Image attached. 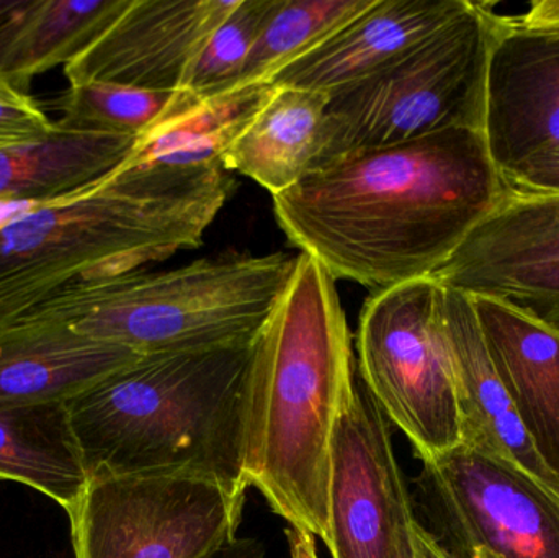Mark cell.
I'll return each instance as SVG.
<instances>
[{
	"instance_id": "7c38bea8",
	"label": "cell",
	"mask_w": 559,
	"mask_h": 558,
	"mask_svg": "<svg viewBox=\"0 0 559 558\" xmlns=\"http://www.w3.org/2000/svg\"><path fill=\"white\" fill-rule=\"evenodd\" d=\"M483 138L502 176L559 144V33L524 28L499 16Z\"/></svg>"
},
{
	"instance_id": "8992f818",
	"label": "cell",
	"mask_w": 559,
	"mask_h": 558,
	"mask_svg": "<svg viewBox=\"0 0 559 558\" xmlns=\"http://www.w3.org/2000/svg\"><path fill=\"white\" fill-rule=\"evenodd\" d=\"M498 23L489 3L472 2L393 64L329 94L312 169L352 151L406 143L440 131L483 133Z\"/></svg>"
},
{
	"instance_id": "d4e9b609",
	"label": "cell",
	"mask_w": 559,
	"mask_h": 558,
	"mask_svg": "<svg viewBox=\"0 0 559 558\" xmlns=\"http://www.w3.org/2000/svg\"><path fill=\"white\" fill-rule=\"evenodd\" d=\"M432 278L469 297L501 298L559 331V254L515 264L442 268Z\"/></svg>"
},
{
	"instance_id": "44dd1931",
	"label": "cell",
	"mask_w": 559,
	"mask_h": 558,
	"mask_svg": "<svg viewBox=\"0 0 559 558\" xmlns=\"http://www.w3.org/2000/svg\"><path fill=\"white\" fill-rule=\"evenodd\" d=\"M271 84L251 85L200 100L138 141L124 164L195 167L223 163L233 141L267 100Z\"/></svg>"
},
{
	"instance_id": "30bf717a",
	"label": "cell",
	"mask_w": 559,
	"mask_h": 558,
	"mask_svg": "<svg viewBox=\"0 0 559 558\" xmlns=\"http://www.w3.org/2000/svg\"><path fill=\"white\" fill-rule=\"evenodd\" d=\"M416 524L386 416L357 379L332 438L325 547L332 558H416Z\"/></svg>"
},
{
	"instance_id": "9c48e42d",
	"label": "cell",
	"mask_w": 559,
	"mask_h": 558,
	"mask_svg": "<svg viewBox=\"0 0 559 558\" xmlns=\"http://www.w3.org/2000/svg\"><path fill=\"white\" fill-rule=\"evenodd\" d=\"M417 485L450 558H559V491L512 462L460 444Z\"/></svg>"
},
{
	"instance_id": "f1b7e54d",
	"label": "cell",
	"mask_w": 559,
	"mask_h": 558,
	"mask_svg": "<svg viewBox=\"0 0 559 558\" xmlns=\"http://www.w3.org/2000/svg\"><path fill=\"white\" fill-rule=\"evenodd\" d=\"M514 22L524 28L559 33V0H537L524 16H518Z\"/></svg>"
},
{
	"instance_id": "603a6c76",
	"label": "cell",
	"mask_w": 559,
	"mask_h": 558,
	"mask_svg": "<svg viewBox=\"0 0 559 558\" xmlns=\"http://www.w3.org/2000/svg\"><path fill=\"white\" fill-rule=\"evenodd\" d=\"M373 0H277L239 75L238 88L271 84L283 69L318 48Z\"/></svg>"
},
{
	"instance_id": "1f68e13d",
	"label": "cell",
	"mask_w": 559,
	"mask_h": 558,
	"mask_svg": "<svg viewBox=\"0 0 559 558\" xmlns=\"http://www.w3.org/2000/svg\"><path fill=\"white\" fill-rule=\"evenodd\" d=\"M223 558H265V546L258 539H238L223 553Z\"/></svg>"
},
{
	"instance_id": "3957f363",
	"label": "cell",
	"mask_w": 559,
	"mask_h": 558,
	"mask_svg": "<svg viewBox=\"0 0 559 558\" xmlns=\"http://www.w3.org/2000/svg\"><path fill=\"white\" fill-rule=\"evenodd\" d=\"M233 192L223 163L123 164L97 186L0 222V331L79 282L202 245Z\"/></svg>"
},
{
	"instance_id": "5b68a950",
	"label": "cell",
	"mask_w": 559,
	"mask_h": 558,
	"mask_svg": "<svg viewBox=\"0 0 559 558\" xmlns=\"http://www.w3.org/2000/svg\"><path fill=\"white\" fill-rule=\"evenodd\" d=\"M296 262L298 254H271L92 278L25 317L64 321L84 336L140 356L246 346L277 307Z\"/></svg>"
},
{
	"instance_id": "7402d4cb",
	"label": "cell",
	"mask_w": 559,
	"mask_h": 558,
	"mask_svg": "<svg viewBox=\"0 0 559 558\" xmlns=\"http://www.w3.org/2000/svg\"><path fill=\"white\" fill-rule=\"evenodd\" d=\"M558 254L559 195H521L511 190L442 268L515 264Z\"/></svg>"
},
{
	"instance_id": "277c9868",
	"label": "cell",
	"mask_w": 559,
	"mask_h": 558,
	"mask_svg": "<svg viewBox=\"0 0 559 558\" xmlns=\"http://www.w3.org/2000/svg\"><path fill=\"white\" fill-rule=\"evenodd\" d=\"M252 346L141 356L69 400L88 478L183 471L245 487Z\"/></svg>"
},
{
	"instance_id": "e0dca14e",
	"label": "cell",
	"mask_w": 559,
	"mask_h": 558,
	"mask_svg": "<svg viewBox=\"0 0 559 558\" xmlns=\"http://www.w3.org/2000/svg\"><path fill=\"white\" fill-rule=\"evenodd\" d=\"M133 0H15L0 19V75L28 94L36 75L68 66Z\"/></svg>"
},
{
	"instance_id": "f546056e",
	"label": "cell",
	"mask_w": 559,
	"mask_h": 558,
	"mask_svg": "<svg viewBox=\"0 0 559 558\" xmlns=\"http://www.w3.org/2000/svg\"><path fill=\"white\" fill-rule=\"evenodd\" d=\"M414 554L416 558H450L430 531L417 521L414 527Z\"/></svg>"
},
{
	"instance_id": "ac0fdd59",
	"label": "cell",
	"mask_w": 559,
	"mask_h": 558,
	"mask_svg": "<svg viewBox=\"0 0 559 558\" xmlns=\"http://www.w3.org/2000/svg\"><path fill=\"white\" fill-rule=\"evenodd\" d=\"M272 87L261 110L223 154V166L228 173L249 177L275 197L314 167L329 94Z\"/></svg>"
},
{
	"instance_id": "8fae6325",
	"label": "cell",
	"mask_w": 559,
	"mask_h": 558,
	"mask_svg": "<svg viewBox=\"0 0 559 558\" xmlns=\"http://www.w3.org/2000/svg\"><path fill=\"white\" fill-rule=\"evenodd\" d=\"M239 0H133L130 9L74 61L69 85L110 82L146 91H182L190 68Z\"/></svg>"
},
{
	"instance_id": "6da1fadb",
	"label": "cell",
	"mask_w": 559,
	"mask_h": 558,
	"mask_svg": "<svg viewBox=\"0 0 559 558\" xmlns=\"http://www.w3.org/2000/svg\"><path fill=\"white\" fill-rule=\"evenodd\" d=\"M509 195L481 131L447 130L342 154L275 195L274 212L335 281L380 290L432 277Z\"/></svg>"
},
{
	"instance_id": "4fadbf2b",
	"label": "cell",
	"mask_w": 559,
	"mask_h": 558,
	"mask_svg": "<svg viewBox=\"0 0 559 558\" xmlns=\"http://www.w3.org/2000/svg\"><path fill=\"white\" fill-rule=\"evenodd\" d=\"M469 0H373L322 45L272 79L275 87L341 91L393 64L469 7Z\"/></svg>"
},
{
	"instance_id": "484cf974",
	"label": "cell",
	"mask_w": 559,
	"mask_h": 558,
	"mask_svg": "<svg viewBox=\"0 0 559 558\" xmlns=\"http://www.w3.org/2000/svg\"><path fill=\"white\" fill-rule=\"evenodd\" d=\"M277 0H239L233 12L206 39L190 68L182 91L200 100L236 91L249 52Z\"/></svg>"
},
{
	"instance_id": "2e32d148",
	"label": "cell",
	"mask_w": 559,
	"mask_h": 558,
	"mask_svg": "<svg viewBox=\"0 0 559 558\" xmlns=\"http://www.w3.org/2000/svg\"><path fill=\"white\" fill-rule=\"evenodd\" d=\"M140 357L64 321L22 318L0 331V405L68 403Z\"/></svg>"
},
{
	"instance_id": "7a4b0ae2",
	"label": "cell",
	"mask_w": 559,
	"mask_h": 558,
	"mask_svg": "<svg viewBox=\"0 0 559 558\" xmlns=\"http://www.w3.org/2000/svg\"><path fill=\"white\" fill-rule=\"evenodd\" d=\"M355 380L335 278L299 252L292 281L252 346L241 477L288 527L324 546L332 438Z\"/></svg>"
},
{
	"instance_id": "cb8c5ba5",
	"label": "cell",
	"mask_w": 559,
	"mask_h": 558,
	"mask_svg": "<svg viewBox=\"0 0 559 558\" xmlns=\"http://www.w3.org/2000/svg\"><path fill=\"white\" fill-rule=\"evenodd\" d=\"M197 100L187 91L157 92L110 82H81L69 85L59 102V130L71 133L146 136L174 114Z\"/></svg>"
},
{
	"instance_id": "d6986e66",
	"label": "cell",
	"mask_w": 559,
	"mask_h": 558,
	"mask_svg": "<svg viewBox=\"0 0 559 558\" xmlns=\"http://www.w3.org/2000/svg\"><path fill=\"white\" fill-rule=\"evenodd\" d=\"M140 138L56 130L0 151V205L41 206L78 195L120 169Z\"/></svg>"
},
{
	"instance_id": "52a82bcc",
	"label": "cell",
	"mask_w": 559,
	"mask_h": 558,
	"mask_svg": "<svg viewBox=\"0 0 559 558\" xmlns=\"http://www.w3.org/2000/svg\"><path fill=\"white\" fill-rule=\"evenodd\" d=\"M246 494L197 472L91 477L68 513L74 557H216L238 541Z\"/></svg>"
},
{
	"instance_id": "4dcf8cb0",
	"label": "cell",
	"mask_w": 559,
	"mask_h": 558,
	"mask_svg": "<svg viewBox=\"0 0 559 558\" xmlns=\"http://www.w3.org/2000/svg\"><path fill=\"white\" fill-rule=\"evenodd\" d=\"M286 539H288L292 558H319L316 539L308 533L301 531L286 530Z\"/></svg>"
},
{
	"instance_id": "5bb4252c",
	"label": "cell",
	"mask_w": 559,
	"mask_h": 558,
	"mask_svg": "<svg viewBox=\"0 0 559 558\" xmlns=\"http://www.w3.org/2000/svg\"><path fill=\"white\" fill-rule=\"evenodd\" d=\"M439 314L462 416V444L506 459L559 491L496 372L472 297L442 287Z\"/></svg>"
},
{
	"instance_id": "9a60e30c",
	"label": "cell",
	"mask_w": 559,
	"mask_h": 558,
	"mask_svg": "<svg viewBox=\"0 0 559 558\" xmlns=\"http://www.w3.org/2000/svg\"><path fill=\"white\" fill-rule=\"evenodd\" d=\"M472 301L515 415L559 482V331L501 298L476 295Z\"/></svg>"
},
{
	"instance_id": "ffe728a7",
	"label": "cell",
	"mask_w": 559,
	"mask_h": 558,
	"mask_svg": "<svg viewBox=\"0 0 559 558\" xmlns=\"http://www.w3.org/2000/svg\"><path fill=\"white\" fill-rule=\"evenodd\" d=\"M0 480L26 485L66 513L88 484L66 403L0 405Z\"/></svg>"
},
{
	"instance_id": "83f0119b",
	"label": "cell",
	"mask_w": 559,
	"mask_h": 558,
	"mask_svg": "<svg viewBox=\"0 0 559 558\" xmlns=\"http://www.w3.org/2000/svg\"><path fill=\"white\" fill-rule=\"evenodd\" d=\"M504 179L521 195H559V144L532 154Z\"/></svg>"
},
{
	"instance_id": "ba28073f",
	"label": "cell",
	"mask_w": 559,
	"mask_h": 558,
	"mask_svg": "<svg viewBox=\"0 0 559 558\" xmlns=\"http://www.w3.org/2000/svg\"><path fill=\"white\" fill-rule=\"evenodd\" d=\"M440 295L432 277L380 288L361 310L357 336L361 382L420 461L463 442Z\"/></svg>"
},
{
	"instance_id": "4316f807",
	"label": "cell",
	"mask_w": 559,
	"mask_h": 558,
	"mask_svg": "<svg viewBox=\"0 0 559 558\" xmlns=\"http://www.w3.org/2000/svg\"><path fill=\"white\" fill-rule=\"evenodd\" d=\"M58 130L43 108L0 75V151L43 143Z\"/></svg>"
}]
</instances>
